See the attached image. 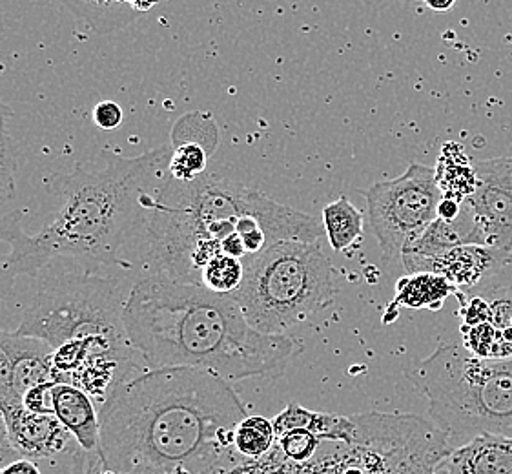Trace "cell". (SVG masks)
<instances>
[{
    "label": "cell",
    "instance_id": "7c38bea8",
    "mask_svg": "<svg viewBox=\"0 0 512 474\" xmlns=\"http://www.w3.org/2000/svg\"><path fill=\"white\" fill-rule=\"evenodd\" d=\"M0 413L17 453L33 462L59 456L72 438L55 414L33 413L22 402L0 403Z\"/></svg>",
    "mask_w": 512,
    "mask_h": 474
},
{
    "label": "cell",
    "instance_id": "2e32d148",
    "mask_svg": "<svg viewBox=\"0 0 512 474\" xmlns=\"http://www.w3.org/2000/svg\"><path fill=\"white\" fill-rule=\"evenodd\" d=\"M53 414L86 454L99 456L101 427L95 400L73 383L57 382L52 389Z\"/></svg>",
    "mask_w": 512,
    "mask_h": 474
},
{
    "label": "cell",
    "instance_id": "4dcf8cb0",
    "mask_svg": "<svg viewBox=\"0 0 512 474\" xmlns=\"http://www.w3.org/2000/svg\"><path fill=\"white\" fill-rule=\"evenodd\" d=\"M0 474H42L41 469H39V465L35 464L33 460L30 458H17V460H13L8 465H4L2 469H0Z\"/></svg>",
    "mask_w": 512,
    "mask_h": 474
},
{
    "label": "cell",
    "instance_id": "8fae6325",
    "mask_svg": "<svg viewBox=\"0 0 512 474\" xmlns=\"http://www.w3.org/2000/svg\"><path fill=\"white\" fill-rule=\"evenodd\" d=\"M168 176L177 183H192L208 172V161L219 146V128L206 112L183 115L172 130Z\"/></svg>",
    "mask_w": 512,
    "mask_h": 474
},
{
    "label": "cell",
    "instance_id": "5bb4252c",
    "mask_svg": "<svg viewBox=\"0 0 512 474\" xmlns=\"http://www.w3.org/2000/svg\"><path fill=\"white\" fill-rule=\"evenodd\" d=\"M463 245H487L482 230L465 201L461 207V214L456 219L445 221L436 217L431 225L425 228V232L410 247L403 250L401 263L407 274H414V270L420 267L421 263L440 258L452 248Z\"/></svg>",
    "mask_w": 512,
    "mask_h": 474
},
{
    "label": "cell",
    "instance_id": "7a4b0ae2",
    "mask_svg": "<svg viewBox=\"0 0 512 474\" xmlns=\"http://www.w3.org/2000/svg\"><path fill=\"white\" fill-rule=\"evenodd\" d=\"M170 155V145L137 157L108 154L104 168L79 165L72 174L53 176L46 188L61 199V208L35 234L24 232L22 210L0 216V243L8 247L0 254V301L10 296L17 279L39 278L62 259L86 272L106 267L132 272L124 252L144 241Z\"/></svg>",
    "mask_w": 512,
    "mask_h": 474
},
{
    "label": "cell",
    "instance_id": "9a60e30c",
    "mask_svg": "<svg viewBox=\"0 0 512 474\" xmlns=\"http://www.w3.org/2000/svg\"><path fill=\"white\" fill-rule=\"evenodd\" d=\"M434 474H512V438L478 434L454 447Z\"/></svg>",
    "mask_w": 512,
    "mask_h": 474
},
{
    "label": "cell",
    "instance_id": "1f68e13d",
    "mask_svg": "<svg viewBox=\"0 0 512 474\" xmlns=\"http://www.w3.org/2000/svg\"><path fill=\"white\" fill-rule=\"evenodd\" d=\"M461 207H463V203L458 199L441 196L440 203H438V217L445 219V221H452V219L460 216Z\"/></svg>",
    "mask_w": 512,
    "mask_h": 474
},
{
    "label": "cell",
    "instance_id": "603a6c76",
    "mask_svg": "<svg viewBox=\"0 0 512 474\" xmlns=\"http://www.w3.org/2000/svg\"><path fill=\"white\" fill-rule=\"evenodd\" d=\"M11 115L13 112L10 108L0 101V212L10 205L17 194V183H15L17 163L11 154L10 134L6 126V121Z\"/></svg>",
    "mask_w": 512,
    "mask_h": 474
},
{
    "label": "cell",
    "instance_id": "6da1fadb",
    "mask_svg": "<svg viewBox=\"0 0 512 474\" xmlns=\"http://www.w3.org/2000/svg\"><path fill=\"white\" fill-rule=\"evenodd\" d=\"M248 416L230 383L195 367L148 369L99 405V458L115 474H221Z\"/></svg>",
    "mask_w": 512,
    "mask_h": 474
},
{
    "label": "cell",
    "instance_id": "ba28073f",
    "mask_svg": "<svg viewBox=\"0 0 512 474\" xmlns=\"http://www.w3.org/2000/svg\"><path fill=\"white\" fill-rule=\"evenodd\" d=\"M356 458L347 464L359 474H434L451 453L447 436L412 414H358Z\"/></svg>",
    "mask_w": 512,
    "mask_h": 474
},
{
    "label": "cell",
    "instance_id": "cb8c5ba5",
    "mask_svg": "<svg viewBox=\"0 0 512 474\" xmlns=\"http://www.w3.org/2000/svg\"><path fill=\"white\" fill-rule=\"evenodd\" d=\"M491 305L489 321L498 330V360L512 358V290H502L487 299Z\"/></svg>",
    "mask_w": 512,
    "mask_h": 474
},
{
    "label": "cell",
    "instance_id": "3957f363",
    "mask_svg": "<svg viewBox=\"0 0 512 474\" xmlns=\"http://www.w3.org/2000/svg\"><path fill=\"white\" fill-rule=\"evenodd\" d=\"M123 320L148 369L195 367L234 383L279 378L303 352L292 336L252 329L236 299L199 283L134 279Z\"/></svg>",
    "mask_w": 512,
    "mask_h": 474
},
{
    "label": "cell",
    "instance_id": "277c9868",
    "mask_svg": "<svg viewBox=\"0 0 512 474\" xmlns=\"http://www.w3.org/2000/svg\"><path fill=\"white\" fill-rule=\"evenodd\" d=\"M234 234L246 252H257L268 241H319L325 230L316 217L232 179L206 172L192 183H177L168 176L148 219L135 279L201 285L203 268L223 254L221 243Z\"/></svg>",
    "mask_w": 512,
    "mask_h": 474
},
{
    "label": "cell",
    "instance_id": "d4e9b609",
    "mask_svg": "<svg viewBox=\"0 0 512 474\" xmlns=\"http://www.w3.org/2000/svg\"><path fill=\"white\" fill-rule=\"evenodd\" d=\"M279 447L283 454L294 460V462H308L314 458V454L318 451L321 440L314 433H310L307 429H294L288 433L281 434L279 438Z\"/></svg>",
    "mask_w": 512,
    "mask_h": 474
},
{
    "label": "cell",
    "instance_id": "836d02e7",
    "mask_svg": "<svg viewBox=\"0 0 512 474\" xmlns=\"http://www.w3.org/2000/svg\"><path fill=\"white\" fill-rule=\"evenodd\" d=\"M398 2H405V4H412V2H420V0H398Z\"/></svg>",
    "mask_w": 512,
    "mask_h": 474
},
{
    "label": "cell",
    "instance_id": "d6986e66",
    "mask_svg": "<svg viewBox=\"0 0 512 474\" xmlns=\"http://www.w3.org/2000/svg\"><path fill=\"white\" fill-rule=\"evenodd\" d=\"M363 212L341 196L323 208V230L334 252H347L363 236Z\"/></svg>",
    "mask_w": 512,
    "mask_h": 474
},
{
    "label": "cell",
    "instance_id": "9c48e42d",
    "mask_svg": "<svg viewBox=\"0 0 512 474\" xmlns=\"http://www.w3.org/2000/svg\"><path fill=\"white\" fill-rule=\"evenodd\" d=\"M367 201L370 227L378 239L381 256L400 261L410 247L438 217L441 190L436 168L410 163L405 174L390 181H379L361 190Z\"/></svg>",
    "mask_w": 512,
    "mask_h": 474
},
{
    "label": "cell",
    "instance_id": "f546056e",
    "mask_svg": "<svg viewBox=\"0 0 512 474\" xmlns=\"http://www.w3.org/2000/svg\"><path fill=\"white\" fill-rule=\"evenodd\" d=\"M17 458H21V454L17 453V449L11 444L8 425L4 420V414L0 413V469Z\"/></svg>",
    "mask_w": 512,
    "mask_h": 474
},
{
    "label": "cell",
    "instance_id": "83f0119b",
    "mask_svg": "<svg viewBox=\"0 0 512 474\" xmlns=\"http://www.w3.org/2000/svg\"><path fill=\"white\" fill-rule=\"evenodd\" d=\"M22 402L21 396L15 391L13 365L10 356L0 345V403Z\"/></svg>",
    "mask_w": 512,
    "mask_h": 474
},
{
    "label": "cell",
    "instance_id": "44dd1931",
    "mask_svg": "<svg viewBox=\"0 0 512 474\" xmlns=\"http://www.w3.org/2000/svg\"><path fill=\"white\" fill-rule=\"evenodd\" d=\"M274 423L265 416H246L243 422L237 425L234 445L239 456L243 458H261L272 449L276 442Z\"/></svg>",
    "mask_w": 512,
    "mask_h": 474
},
{
    "label": "cell",
    "instance_id": "484cf974",
    "mask_svg": "<svg viewBox=\"0 0 512 474\" xmlns=\"http://www.w3.org/2000/svg\"><path fill=\"white\" fill-rule=\"evenodd\" d=\"M456 296L460 298V316L463 320V327H476L480 323L489 321L491 305H489L487 298H482V296L469 298L461 290L456 292Z\"/></svg>",
    "mask_w": 512,
    "mask_h": 474
},
{
    "label": "cell",
    "instance_id": "ffe728a7",
    "mask_svg": "<svg viewBox=\"0 0 512 474\" xmlns=\"http://www.w3.org/2000/svg\"><path fill=\"white\" fill-rule=\"evenodd\" d=\"M434 168L443 196L454 197L461 203L472 196L476 188V172L474 165L465 161L461 146L454 145V152H451V146H443L440 161Z\"/></svg>",
    "mask_w": 512,
    "mask_h": 474
},
{
    "label": "cell",
    "instance_id": "4316f807",
    "mask_svg": "<svg viewBox=\"0 0 512 474\" xmlns=\"http://www.w3.org/2000/svg\"><path fill=\"white\" fill-rule=\"evenodd\" d=\"M55 383H42L26 392L22 398L24 407L33 413L53 414L52 389Z\"/></svg>",
    "mask_w": 512,
    "mask_h": 474
},
{
    "label": "cell",
    "instance_id": "ac0fdd59",
    "mask_svg": "<svg viewBox=\"0 0 512 474\" xmlns=\"http://www.w3.org/2000/svg\"><path fill=\"white\" fill-rule=\"evenodd\" d=\"M456 289L438 274H409L396 285V298L383 316V323H390L398 316L401 307L407 309L440 310L445 299L456 294Z\"/></svg>",
    "mask_w": 512,
    "mask_h": 474
},
{
    "label": "cell",
    "instance_id": "52a82bcc",
    "mask_svg": "<svg viewBox=\"0 0 512 474\" xmlns=\"http://www.w3.org/2000/svg\"><path fill=\"white\" fill-rule=\"evenodd\" d=\"M37 279L39 289L24 310L17 334L44 341L53 351L72 341L134 349L123 320L132 285L126 287L123 276L50 267Z\"/></svg>",
    "mask_w": 512,
    "mask_h": 474
},
{
    "label": "cell",
    "instance_id": "7402d4cb",
    "mask_svg": "<svg viewBox=\"0 0 512 474\" xmlns=\"http://www.w3.org/2000/svg\"><path fill=\"white\" fill-rule=\"evenodd\" d=\"M245 279L243 259L219 254L201 272V285L216 294L232 296Z\"/></svg>",
    "mask_w": 512,
    "mask_h": 474
},
{
    "label": "cell",
    "instance_id": "4fadbf2b",
    "mask_svg": "<svg viewBox=\"0 0 512 474\" xmlns=\"http://www.w3.org/2000/svg\"><path fill=\"white\" fill-rule=\"evenodd\" d=\"M512 261V254L489 245H463L452 248L440 258L421 263L414 274H438L456 289L478 285L483 279L502 272Z\"/></svg>",
    "mask_w": 512,
    "mask_h": 474
},
{
    "label": "cell",
    "instance_id": "e0dca14e",
    "mask_svg": "<svg viewBox=\"0 0 512 474\" xmlns=\"http://www.w3.org/2000/svg\"><path fill=\"white\" fill-rule=\"evenodd\" d=\"M79 21L95 33L108 35L137 21L159 0H61Z\"/></svg>",
    "mask_w": 512,
    "mask_h": 474
},
{
    "label": "cell",
    "instance_id": "30bf717a",
    "mask_svg": "<svg viewBox=\"0 0 512 474\" xmlns=\"http://www.w3.org/2000/svg\"><path fill=\"white\" fill-rule=\"evenodd\" d=\"M476 188L465 201L489 247L512 254V157L476 161Z\"/></svg>",
    "mask_w": 512,
    "mask_h": 474
},
{
    "label": "cell",
    "instance_id": "f1b7e54d",
    "mask_svg": "<svg viewBox=\"0 0 512 474\" xmlns=\"http://www.w3.org/2000/svg\"><path fill=\"white\" fill-rule=\"evenodd\" d=\"M123 108L115 101H103L93 108V121L103 130H115L123 124Z\"/></svg>",
    "mask_w": 512,
    "mask_h": 474
},
{
    "label": "cell",
    "instance_id": "5b68a950",
    "mask_svg": "<svg viewBox=\"0 0 512 474\" xmlns=\"http://www.w3.org/2000/svg\"><path fill=\"white\" fill-rule=\"evenodd\" d=\"M405 376L425 396L431 422L452 449L478 434L512 438V358L482 360L463 345L441 343Z\"/></svg>",
    "mask_w": 512,
    "mask_h": 474
},
{
    "label": "cell",
    "instance_id": "d6a6232c",
    "mask_svg": "<svg viewBox=\"0 0 512 474\" xmlns=\"http://www.w3.org/2000/svg\"><path fill=\"white\" fill-rule=\"evenodd\" d=\"M432 11H449L456 4V0H423Z\"/></svg>",
    "mask_w": 512,
    "mask_h": 474
},
{
    "label": "cell",
    "instance_id": "8992f818",
    "mask_svg": "<svg viewBox=\"0 0 512 474\" xmlns=\"http://www.w3.org/2000/svg\"><path fill=\"white\" fill-rule=\"evenodd\" d=\"M243 263L245 279L232 298L263 334L290 336L338 296L336 268L319 241H281Z\"/></svg>",
    "mask_w": 512,
    "mask_h": 474
}]
</instances>
